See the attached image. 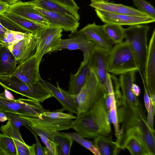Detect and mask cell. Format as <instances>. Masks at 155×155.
Masks as SVG:
<instances>
[{"instance_id": "9a60e30c", "label": "cell", "mask_w": 155, "mask_h": 155, "mask_svg": "<svg viewBox=\"0 0 155 155\" xmlns=\"http://www.w3.org/2000/svg\"><path fill=\"white\" fill-rule=\"evenodd\" d=\"M34 8L42 15L50 25L58 27L71 33L77 31L79 25V20L73 16L48 11L35 6Z\"/></svg>"}, {"instance_id": "277c9868", "label": "cell", "mask_w": 155, "mask_h": 155, "mask_svg": "<svg viewBox=\"0 0 155 155\" xmlns=\"http://www.w3.org/2000/svg\"><path fill=\"white\" fill-rule=\"evenodd\" d=\"M0 85L5 89L36 100L39 103H43L53 97L49 90L40 81L34 84H28L12 74L0 75Z\"/></svg>"}, {"instance_id": "44dd1931", "label": "cell", "mask_w": 155, "mask_h": 155, "mask_svg": "<svg viewBox=\"0 0 155 155\" xmlns=\"http://www.w3.org/2000/svg\"><path fill=\"white\" fill-rule=\"evenodd\" d=\"M20 116L27 120L29 124L35 125L52 131L68 130L71 128L73 121L72 119H55L42 116L41 118H38Z\"/></svg>"}, {"instance_id": "8d00e7d4", "label": "cell", "mask_w": 155, "mask_h": 155, "mask_svg": "<svg viewBox=\"0 0 155 155\" xmlns=\"http://www.w3.org/2000/svg\"><path fill=\"white\" fill-rule=\"evenodd\" d=\"M62 109L50 111L49 110L44 112L41 114V116L55 119H75L76 116L72 114L63 112Z\"/></svg>"}, {"instance_id": "ba28073f", "label": "cell", "mask_w": 155, "mask_h": 155, "mask_svg": "<svg viewBox=\"0 0 155 155\" xmlns=\"http://www.w3.org/2000/svg\"><path fill=\"white\" fill-rule=\"evenodd\" d=\"M63 31L60 27L50 25L35 33L37 38L35 54L40 62L44 54L55 51L62 39Z\"/></svg>"}, {"instance_id": "e0dca14e", "label": "cell", "mask_w": 155, "mask_h": 155, "mask_svg": "<svg viewBox=\"0 0 155 155\" xmlns=\"http://www.w3.org/2000/svg\"><path fill=\"white\" fill-rule=\"evenodd\" d=\"M37 44L36 35L29 32L24 38L8 47L18 63L35 53Z\"/></svg>"}, {"instance_id": "f546056e", "label": "cell", "mask_w": 155, "mask_h": 155, "mask_svg": "<svg viewBox=\"0 0 155 155\" xmlns=\"http://www.w3.org/2000/svg\"><path fill=\"white\" fill-rule=\"evenodd\" d=\"M53 139L57 145L59 155L70 154L73 141L72 138L62 132L56 131L53 134Z\"/></svg>"}, {"instance_id": "f1b7e54d", "label": "cell", "mask_w": 155, "mask_h": 155, "mask_svg": "<svg viewBox=\"0 0 155 155\" xmlns=\"http://www.w3.org/2000/svg\"><path fill=\"white\" fill-rule=\"evenodd\" d=\"M104 31L114 44L120 43L124 39V29L121 25L112 23L103 25Z\"/></svg>"}, {"instance_id": "8fae6325", "label": "cell", "mask_w": 155, "mask_h": 155, "mask_svg": "<svg viewBox=\"0 0 155 155\" xmlns=\"http://www.w3.org/2000/svg\"><path fill=\"white\" fill-rule=\"evenodd\" d=\"M5 27L9 30L34 34L50 26L38 23L15 14L6 12L0 16Z\"/></svg>"}, {"instance_id": "681fc988", "label": "cell", "mask_w": 155, "mask_h": 155, "mask_svg": "<svg viewBox=\"0 0 155 155\" xmlns=\"http://www.w3.org/2000/svg\"><path fill=\"white\" fill-rule=\"evenodd\" d=\"M2 44V43H1V42H0V46H1Z\"/></svg>"}, {"instance_id": "7402d4cb", "label": "cell", "mask_w": 155, "mask_h": 155, "mask_svg": "<svg viewBox=\"0 0 155 155\" xmlns=\"http://www.w3.org/2000/svg\"><path fill=\"white\" fill-rule=\"evenodd\" d=\"M90 6L96 9L109 13L119 14H125L140 16H148L138 9L121 4L109 2L104 0L91 3Z\"/></svg>"}, {"instance_id": "cb8c5ba5", "label": "cell", "mask_w": 155, "mask_h": 155, "mask_svg": "<svg viewBox=\"0 0 155 155\" xmlns=\"http://www.w3.org/2000/svg\"><path fill=\"white\" fill-rule=\"evenodd\" d=\"M91 70L87 62L81 63L77 72L71 74L69 82L68 92L72 95L78 94L86 84Z\"/></svg>"}, {"instance_id": "d6986e66", "label": "cell", "mask_w": 155, "mask_h": 155, "mask_svg": "<svg viewBox=\"0 0 155 155\" xmlns=\"http://www.w3.org/2000/svg\"><path fill=\"white\" fill-rule=\"evenodd\" d=\"M29 2L19 1L10 5L7 12L12 13L38 23L50 25L42 15L35 9Z\"/></svg>"}, {"instance_id": "ab89813d", "label": "cell", "mask_w": 155, "mask_h": 155, "mask_svg": "<svg viewBox=\"0 0 155 155\" xmlns=\"http://www.w3.org/2000/svg\"><path fill=\"white\" fill-rule=\"evenodd\" d=\"M150 104L149 108L148 111L147 121L148 124L150 128L153 130V129L154 117L155 114V107L154 103L150 98Z\"/></svg>"}, {"instance_id": "60d3db41", "label": "cell", "mask_w": 155, "mask_h": 155, "mask_svg": "<svg viewBox=\"0 0 155 155\" xmlns=\"http://www.w3.org/2000/svg\"><path fill=\"white\" fill-rule=\"evenodd\" d=\"M72 10L78 12L79 7L74 0H54Z\"/></svg>"}, {"instance_id": "3957f363", "label": "cell", "mask_w": 155, "mask_h": 155, "mask_svg": "<svg viewBox=\"0 0 155 155\" xmlns=\"http://www.w3.org/2000/svg\"><path fill=\"white\" fill-rule=\"evenodd\" d=\"M40 103L28 98L15 99L6 89L0 93V110L4 113L11 112L20 115L40 118L42 113L48 110L44 109Z\"/></svg>"}, {"instance_id": "52a82bcc", "label": "cell", "mask_w": 155, "mask_h": 155, "mask_svg": "<svg viewBox=\"0 0 155 155\" xmlns=\"http://www.w3.org/2000/svg\"><path fill=\"white\" fill-rule=\"evenodd\" d=\"M107 92L92 71L87 81L79 93L72 96L77 107L78 115L91 108Z\"/></svg>"}, {"instance_id": "836d02e7", "label": "cell", "mask_w": 155, "mask_h": 155, "mask_svg": "<svg viewBox=\"0 0 155 155\" xmlns=\"http://www.w3.org/2000/svg\"><path fill=\"white\" fill-rule=\"evenodd\" d=\"M109 115L110 120L111 121V122L113 124L114 127L116 141L119 145L120 128L118 119L116 101L115 96L113 98L112 101L110 104L109 111Z\"/></svg>"}, {"instance_id": "9c48e42d", "label": "cell", "mask_w": 155, "mask_h": 155, "mask_svg": "<svg viewBox=\"0 0 155 155\" xmlns=\"http://www.w3.org/2000/svg\"><path fill=\"white\" fill-rule=\"evenodd\" d=\"M110 51L103 48L94 45L87 62L91 71L94 74L107 91L109 73L108 58Z\"/></svg>"}, {"instance_id": "ac0fdd59", "label": "cell", "mask_w": 155, "mask_h": 155, "mask_svg": "<svg viewBox=\"0 0 155 155\" xmlns=\"http://www.w3.org/2000/svg\"><path fill=\"white\" fill-rule=\"evenodd\" d=\"M0 130L12 138L15 142L18 155H35L36 144L32 145L26 144L23 139L20 131L18 130L12 124L10 119L5 125H2Z\"/></svg>"}, {"instance_id": "5b68a950", "label": "cell", "mask_w": 155, "mask_h": 155, "mask_svg": "<svg viewBox=\"0 0 155 155\" xmlns=\"http://www.w3.org/2000/svg\"><path fill=\"white\" fill-rule=\"evenodd\" d=\"M138 70L137 61L127 42L115 44L109 54L108 72L120 75Z\"/></svg>"}, {"instance_id": "6da1fadb", "label": "cell", "mask_w": 155, "mask_h": 155, "mask_svg": "<svg viewBox=\"0 0 155 155\" xmlns=\"http://www.w3.org/2000/svg\"><path fill=\"white\" fill-rule=\"evenodd\" d=\"M117 108L118 122L122 123L119 143L120 149H123L128 137L134 136L141 141L149 155H155V131L149 126L141 104L128 103L122 98L120 104Z\"/></svg>"}, {"instance_id": "484cf974", "label": "cell", "mask_w": 155, "mask_h": 155, "mask_svg": "<svg viewBox=\"0 0 155 155\" xmlns=\"http://www.w3.org/2000/svg\"><path fill=\"white\" fill-rule=\"evenodd\" d=\"M29 2L35 7L51 12L70 15L79 20L80 16L78 12L54 0H32Z\"/></svg>"}, {"instance_id": "83f0119b", "label": "cell", "mask_w": 155, "mask_h": 155, "mask_svg": "<svg viewBox=\"0 0 155 155\" xmlns=\"http://www.w3.org/2000/svg\"><path fill=\"white\" fill-rule=\"evenodd\" d=\"M28 126L33 131L39 136L51 155H59L57 145L54 142L53 139V134L55 131H49L31 124H29Z\"/></svg>"}, {"instance_id": "d4e9b609", "label": "cell", "mask_w": 155, "mask_h": 155, "mask_svg": "<svg viewBox=\"0 0 155 155\" xmlns=\"http://www.w3.org/2000/svg\"><path fill=\"white\" fill-rule=\"evenodd\" d=\"M18 64L17 60L8 47L0 46V75H9L15 71Z\"/></svg>"}, {"instance_id": "4dcf8cb0", "label": "cell", "mask_w": 155, "mask_h": 155, "mask_svg": "<svg viewBox=\"0 0 155 155\" xmlns=\"http://www.w3.org/2000/svg\"><path fill=\"white\" fill-rule=\"evenodd\" d=\"M125 149L132 155H149L141 141L134 136H130L127 139L122 150Z\"/></svg>"}, {"instance_id": "5bb4252c", "label": "cell", "mask_w": 155, "mask_h": 155, "mask_svg": "<svg viewBox=\"0 0 155 155\" xmlns=\"http://www.w3.org/2000/svg\"><path fill=\"white\" fill-rule=\"evenodd\" d=\"M94 46V44L78 31L72 33L69 37L66 39H61L60 44L55 51L62 49L69 50H80L82 51L83 61L85 63L87 62L89 56Z\"/></svg>"}, {"instance_id": "b9f144b4", "label": "cell", "mask_w": 155, "mask_h": 155, "mask_svg": "<svg viewBox=\"0 0 155 155\" xmlns=\"http://www.w3.org/2000/svg\"><path fill=\"white\" fill-rule=\"evenodd\" d=\"M141 79L142 81V82L143 84L144 88V102L145 104V107L146 110L148 111L149 110L150 104V97L148 93L147 89L146 87L144 80L143 79V74L139 73Z\"/></svg>"}, {"instance_id": "d590c367", "label": "cell", "mask_w": 155, "mask_h": 155, "mask_svg": "<svg viewBox=\"0 0 155 155\" xmlns=\"http://www.w3.org/2000/svg\"><path fill=\"white\" fill-rule=\"evenodd\" d=\"M134 5L138 10L147 16L155 18L154 7L145 0H132Z\"/></svg>"}, {"instance_id": "603a6c76", "label": "cell", "mask_w": 155, "mask_h": 155, "mask_svg": "<svg viewBox=\"0 0 155 155\" xmlns=\"http://www.w3.org/2000/svg\"><path fill=\"white\" fill-rule=\"evenodd\" d=\"M136 72L132 71L121 74L119 80L122 99L128 103L136 104L140 103L138 97L132 92L131 87L135 82Z\"/></svg>"}, {"instance_id": "f35d334b", "label": "cell", "mask_w": 155, "mask_h": 155, "mask_svg": "<svg viewBox=\"0 0 155 155\" xmlns=\"http://www.w3.org/2000/svg\"><path fill=\"white\" fill-rule=\"evenodd\" d=\"M31 132L33 135L36 140V153L35 155H49L51 154L49 150L45 147H43L38 138L37 134L32 131Z\"/></svg>"}, {"instance_id": "f6af8a7d", "label": "cell", "mask_w": 155, "mask_h": 155, "mask_svg": "<svg viewBox=\"0 0 155 155\" xmlns=\"http://www.w3.org/2000/svg\"><path fill=\"white\" fill-rule=\"evenodd\" d=\"M8 30L0 22V42L2 44L4 37Z\"/></svg>"}, {"instance_id": "7a4b0ae2", "label": "cell", "mask_w": 155, "mask_h": 155, "mask_svg": "<svg viewBox=\"0 0 155 155\" xmlns=\"http://www.w3.org/2000/svg\"><path fill=\"white\" fill-rule=\"evenodd\" d=\"M109 115L104 95L89 110L77 116L71 128L84 138L107 136L111 131Z\"/></svg>"}, {"instance_id": "ffe728a7", "label": "cell", "mask_w": 155, "mask_h": 155, "mask_svg": "<svg viewBox=\"0 0 155 155\" xmlns=\"http://www.w3.org/2000/svg\"><path fill=\"white\" fill-rule=\"evenodd\" d=\"M40 81L49 90L53 97L58 100L64 111L67 110L77 114V105L72 95L68 91L61 88L58 82L56 87L41 78Z\"/></svg>"}, {"instance_id": "ee69618b", "label": "cell", "mask_w": 155, "mask_h": 155, "mask_svg": "<svg viewBox=\"0 0 155 155\" xmlns=\"http://www.w3.org/2000/svg\"><path fill=\"white\" fill-rule=\"evenodd\" d=\"M131 90L133 94L136 97L139 96L140 94V89L139 87L134 83L132 86Z\"/></svg>"}, {"instance_id": "30bf717a", "label": "cell", "mask_w": 155, "mask_h": 155, "mask_svg": "<svg viewBox=\"0 0 155 155\" xmlns=\"http://www.w3.org/2000/svg\"><path fill=\"white\" fill-rule=\"evenodd\" d=\"M143 76L150 98L155 103V30L148 45Z\"/></svg>"}, {"instance_id": "2e32d148", "label": "cell", "mask_w": 155, "mask_h": 155, "mask_svg": "<svg viewBox=\"0 0 155 155\" xmlns=\"http://www.w3.org/2000/svg\"><path fill=\"white\" fill-rule=\"evenodd\" d=\"M78 32L92 41L94 45L109 51H111L114 44L105 33L103 25H97L94 22L87 24Z\"/></svg>"}, {"instance_id": "8992f818", "label": "cell", "mask_w": 155, "mask_h": 155, "mask_svg": "<svg viewBox=\"0 0 155 155\" xmlns=\"http://www.w3.org/2000/svg\"><path fill=\"white\" fill-rule=\"evenodd\" d=\"M149 27L144 24L124 28V39L137 61L139 73L142 74L147 52V36Z\"/></svg>"}, {"instance_id": "74e56055", "label": "cell", "mask_w": 155, "mask_h": 155, "mask_svg": "<svg viewBox=\"0 0 155 155\" xmlns=\"http://www.w3.org/2000/svg\"><path fill=\"white\" fill-rule=\"evenodd\" d=\"M5 113L9 118L14 127L19 131H20V129L21 126L26 127L27 125L29 124V123L27 120L17 114L9 112Z\"/></svg>"}, {"instance_id": "1f68e13d", "label": "cell", "mask_w": 155, "mask_h": 155, "mask_svg": "<svg viewBox=\"0 0 155 155\" xmlns=\"http://www.w3.org/2000/svg\"><path fill=\"white\" fill-rule=\"evenodd\" d=\"M0 155H18L13 139L3 133H0Z\"/></svg>"}, {"instance_id": "c3c4849f", "label": "cell", "mask_w": 155, "mask_h": 155, "mask_svg": "<svg viewBox=\"0 0 155 155\" xmlns=\"http://www.w3.org/2000/svg\"><path fill=\"white\" fill-rule=\"evenodd\" d=\"M91 3L99 2L104 1V0H90Z\"/></svg>"}, {"instance_id": "e575fe53", "label": "cell", "mask_w": 155, "mask_h": 155, "mask_svg": "<svg viewBox=\"0 0 155 155\" xmlns=\"http://www.w3.org/2000/svg\"><path fill=\"white\" fill-rule=\"evenodd\" d=\"M29 33H23L8 30L4 37L2 44L8 47L24 38Z\"/></svg>"}, {"instance_id": "4fadbf2b", "label": "cell", "mask_w": 155, "mask_h": 155, "mask_svg": "<svg viewBox=\"0 0 155 155\" xmlns=\"http://www.w3.org/2000/svg\"><path fill=\"white\" fill-rule=\"evenodd\" d=\"M95 11L98 17L105 24L132 26L147 24L154 22L155 21V18L149 16L116 14L96 9Z\"/></svg>"}, {"instance_id": "7bdbcfd3", "label": "cell", "mask_w": 155, "mask_h": 155, "mask_svg": "<svg viewBox=\"0 0 155 155\" xmlns=\"http://www.w3.org/2000/svg\"><path fill=\"white\" fill-rule=\"evenodd\" d=\"M10 5L6 2L0 0V16L7 12Z\"/></svg>"}, {"instance_id": "7c38bea8", "label": "cell", "mask_w": 155, "mask_h": 155, "mask_svg": "<svg viewBox=\"0 0 155 155\" xmlns=\"http://www.w3.org/2000/svg\"><path fill=\"white\" fill-rule=\"evenodd\" d=\"M41 62L34 54L28 58L18 63L16 69L11 74L24 82L34 84L40 81L39 66Z\"/></svg>"}, {"instance_id": "4316f807", "label": "cell", "mask_w": 155, "mask_h": 155, "mask_svg": "<svg viewBox=\"0 0 155 155\" xmlns=\"http://www.w3.org/2000/svg\"><path fill=\"white\" fill-rule=\"evenodd\" d=\"M94 144L100 155H116L120 150L117 142L107 136H100L95 137Z\"/></svg>"}, {"instance_id": "7dc6e473", "label": "cell", "mask_w": 155, "mask_h": 155, "mask_svg": "<svg viewBox=\"0 0 155 155\" xmlns=\"http://www.w3.org/2000/svg\"><path fill=\"white\" fill-rule=\"evenodd\" d=\"M6 2L9 5L14 4L21 0H1Z\"/></svg>"}, {"instance_id": "d6a6232c", "label": "cell", "mask_w": 155, "mask_h": 155, "mask_svg": "<svg viewBox=\"0 0 155 155\" xmlns=\"http://www.w3.org/2000/svg\"><path fill=\"white\" fill-rule=\"evenodd\" d=\"M62 133L70 137L73 140L87 149L95 155H100L96 147L91 141L81 137L77 132Z\"/></svg>"}, {"instance_id": "bcb514c9", "label": "cell", "mask_w": 155, "mask_h": 155, "mask_svg": "<svg viewBox=\"0 0 155 155\" xmlns=\"http://www.w3.org/2000/svg\"><path fill=\"white\" fill-rule=\"evenodd\" d=\"M9 119L6 114L0 110V121L4 122Z\"/></svg>"}]
</instances>
